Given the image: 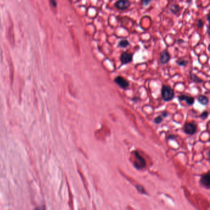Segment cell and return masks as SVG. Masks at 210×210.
Instances as JSON below:
<instances>
[{
	"mask_svg": "<svg viewBox=\"0 0 210 210\" xmlns=\"http://www.w3.org/2000/svg\"><path fill=\"white\" fill-rule=\"evenodd\" d=\"M134 166L135 168L138 169H142L146 167V161L143 159L142 156L139 154V153L137 151H135L134 152Z\"/></svg>",
	"mask_w": 210,
	"mask_h": 210,
	"instance_id": "cell-2",
	"label": "cell"
},
{
	"mask_svg": "<svg viewBox=\"0 0 210 210\" xmlns=\"http://www.w3.org/2000/svg\"><path fill=\"white\" fill-rule=\"evenodd\" d=\"M183 129L187 134L193 135L196 133V130H197V127H196V125L194 123H186L184 125Z\"/></svg>",
	"mask_w": 210,
	"mask_h": 210,
	"instance_id": "cell-4",
	"label": "cell"
},
{
	"mask_svg": "<svg viewBox=\"0 0 210 210\" xmlns=\"http://www.w3.org/2000/svg\"><path fill=\"white\" fill-rule=\"evenodd\" d=\"M114 81L118 86L121 87V89H126L127 88H128V87L129 86V81L126 79H125L124 77L121 76L117 77L114 79Z\"/></svg>",
	"mask_w": 210,
	"mask_h": 210,
	"instance_id": "cell-3",
	"label": "cell"
},
{
	"mask_svg": "<svg viewBox=\"0 0 210 210\" xmlns=\"http://www.w3.org/2000/svg\"><path fill=\"white\" fill-rule=\"evenodd\" d=\"M179 101H186L189 106H192L194 103V98L188 95H181L178 97Z\"/></svg>",
	"mask_w": 210,
	"mask_h": 210,
	"instance_id": "cell-8",
	"label": "cell"
},
{
	"mask_svg": "<svg viewBox=\"0 0 210 210\" xmlns=\"http://www.w3.org/2000/svg\"><path fill=\"white\" fill-rule=\"evenodd\" d=\"M203 26V22L202 19H199L197 22V27L198 28H202Z\"/></svg>",
	"mask_w": 210,
	"mask_h": 210,
	"instance_id": "cell-17",
	"label": "cell"
},
{
	"mask_svg": "<svg viewBox=\"0 0 210 210\" xmlns=\"http://www.w3.org/2000/svg\"><path fill=\"white\" fill-rule=\"evenodd\" d=\"M120 61L123 65L128 64L133 61V54L128 52H123L120 56Z\"/></svg>",
	"mask_w": 210,
	"mask_h": 210,
	"instance_id": "cell-6",
	"label": "cell"
},
{
	"mask_svg": "<svg viewBox=\"0 0 210 210\" xmlns=\"http://www.w3.org/2000/svg\"><path fill=\"white\" fill-rule=\"evenodd\" d=\"M177 43H184V41L181 40V39H179L178 40H177Z\"/></svg>",
	"mask_w": 210,
	"mask_h": 210,
	"instance_id": "cell-22",
	"label": "cell"
},
{
	"mask_svg": "<svg viewBox=\"0 0 210 210\" xmlns=\"http://www.w3.org/2000/svg\"><path fill=\"white\" fill-rule=\"evenodd\" d=\"M115 7L119 10H126L131 6V2L128 0H120L115 3Z\"/></svg>",
	"mask_w": 210,
	"mask_h": 210,
	"instance_id": "cell-5",
	"label": "cell"
},
{
	"mask_svg": "<svg viewBox=\"0 0 210 210\" xmlns=\"http://www.w3.org/2000/svg\"><path fill=\"white\" fill-rule=\"evenodd\" d=\"M131 100H132L134 102H137L138 101V100H140V99L138 97H134V98H133Z\"/></svg>",
	"mask_w": 210,
	"mask_h": 210,
	"instance_id": "cell-20",
	"label": "cell"
},
{
	"mask_svg": "<svg viewBox=\"0 0 210 210\" xmlns=\"http://www.w3.org/2000/svg\"><path fill=\"white\" fill-rule=\"evenodd\" d=\"M209 14H208V15H207V20H208V22L209 21Z\"/></svg>",
	"mask_w": 210,
	"mask_h": 210,
	"instance_id": "cell-23",
	"label": "cell"
},
{
	"mask_svg": "<svg viewBox=\"0 0 210 210\" xmlns=\"http://www.w3.org/2000/svg\"><path fill=\"white\" fill-rule=\"evenodd\" d=\"M161 98L165 102H169L174 98V92L171 87L168 85H163L161 88Z\"/></svg>",
	"mask_w": 210,
	"mask_h": 210,
	"instance_id": "cell-1",
	"label": "cell"
},
{
	"mask_svg": "<svg viewBox=\"0 0 210 210\" xmlns=\"http://www.w3.org/2000/svg\"><path fill=\"white\" fill-rule=\"evenodd\" d=\"M150 3L151 1H150V0H144V1H142V3L144 6H147Z\"/></svg>",
	"mask_w": 210,
	"mask_h": 210,
	"instance_id": "cell-18",
	"label": "cell"
},
{
	"mask_svg": "<svg viewBox=\"0 0 210 210\" xmlns=\"http://www.w3.org/2000/svg\"><path fill=\"white\" fill-rule=\"evenodd\" d=\"M176 63L179 66H186L188 64V61L186 60H183V59H179L176 61Z\"/></svg>",
	"mask_w": 210,
	"mask_h": 210,
	"instance_id": "cell-14",
	"label": "cell"
},
{
	"mask_svg": "<svg viewBox=\"0 0 210 210\" xmlns=\"http://www.w3.org/2000/svg\"><path fill=\"white\" fill-rule=\"evenodd\" d=\"M190 79L194 82L196 83H200L203 82V81L201 79V78H200L196 76L194 73L190 72Z\"/></svg>",
	"mask_w": 210,
	"mask_h": 210,
	"instance_id": "cell-12",
	"label": "cell"
},
{
	"mask_svg": "<svg viewBox=\"0 0 210 210\" xmlns=\"http://www.w3.org/2000/svg\"><path fill=\"white\" fill-rule=\"evenodd\" d=\"M201 183L205 187L207 188L209 186V174H205L204 176H202V179H201Z\"/></svg>",
	"mask_w": 210,
	"mask_h": 210,
	"instance_id": "cell-9",
	"label": "cell"
},
{
	"mask_svg": "<svg viewBox=\"0 0 210 210\" xmlns=\"http://www.w3.org/2000/svg\"><path fill=\"white\" fill-rule=\"evenodd\" d=\"M129 45V42L128 40H126V39H124V40H121L119 41V44H118V46L120 47H122V48H125L126 47H128Z\"/></svg>",
	"mask_w": 210,
	"mask_h": 210,
	"instance_id": "cell-13",
	"label": "cell"
},
{
	"mask_svg": "<svg viewBox=\"0 0 210 210\" xmlns=\"http://www.w3.org/2000/svg\"><path fill=\"white\" fill-rule=\"evenodd\" d=\"M35 210H45V209L43 207H38V208H37Z\"/></svg>",
	"mask_w": 210,
	"mask_h": 210,
	"instance_id": "cell-21",
	"label": "cell"
},
{
	"mask_svg": "<svg viewBox=\"0 0 210 210\" xmlns=\"http://www.w3.org/2000/svg\"><path fill=\"white\" fill-rule=\"evenodd\" d=\"M197 100L200 104L203 105V106H207L209 102L208 98L204 95H200L197 98Z\"/></svg>",
	"mask_w": 210,
	"mask_h": 210,
	"instance_id": "cell-10",
	"label": "cell"
},
{
	"mask_svg": "<svg viewBox=\"0 0 210 210\" xmlns=\"http://www.w3.org/2000/svg\"><path fill=\"white\" fill-rule=\"evenodd\" d=\"M161 117H162L163 118H165V117H167L168 116V112H167V111H164L162 113H161L160 115Z\"/></svg>",
	"mask_w": 210,
	"mask_h": 210,
	"instance_id": "cell-19",
	"label": "cell"
},
{
	"mask_svg": "<svg viewBox=\"0 0 210 210\" xmlns=\"http://www.w3.org/2000/svg\"><path fill=\"white\" fill-rule=\"evenodd\" d=\"M163 119V118L162 117H161V115H159L154 119V123L156 124H160L161 123V122H162Z\"/></svg>",
	"mask_w": 210,
	"mask_h": 210,
	"instance_id": "cell-15",
	"label": "cell"
},
{
	"mask_svg": "<svg viewBox=\"0 0 210 210\" xmlns=\"http://www.w3.org/2000/svg\"><path fill=\"white\" fill-rule=\"evenodd\" d=\"M171 59V56L167 49H165L160 53V60L161 64H167Z\"/></svg>",
	"mask_w": 210,
	"mask_h": 210,
	"instance_id": "cell-7",
	"label": "cell"
},
{
	"mask_svg": "<svg viewBox=\"0 0 210 210\" xmlns=\"http://www.w3.org/2000/svg\"><path fill=\"white\" fill-rule=\"evenodd\" d=\"M170 11L174 14H177L180 11V6L178 4H171L169 7Z\"/></svg>",
	"mask_w": 210,
	"mask_h": 210,
	"instance_id": "cell-11",
	"label": "cell"
},
{
	"mask_svg": "<svg viewBox=\"0 0 210 210\" xmlns=\"http://www.w3.org/2000/svg\"><path fill=\"white\" fill-rule=\"evenodd\" d=\"M208 117V112L207 110L203 112L202 114L200 115V117L202 118V119L203 120L206 119Z\"/></svg>",
	"mask_w": 210,
	"mask_h": 210,
	"instance_id": "cell-16",
	"label": "cell"
}]
</instances>
